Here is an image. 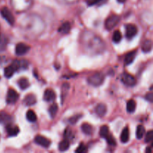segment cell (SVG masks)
<instances>
[{"instance_id": "cell-1", "label": "cell", "mask_w": 153, "mask_h": 153, "mask_svg": "<svg viewBox=\"0 0 153 153\" xmlns=\"http://www.w3.org/2000/svg\"><path fill=\"white\" fill-rule=\"evenodd\" d=\"M105 79V76L101 73H95L91 75L88 79V82L90 85L93 86L98 87L103 83Z\"/></svg>"}, {"instance_id": "cell-2", "label": "cell", "mask_w": 153, "mask_h": 153, "mask_svg": "<svg viewBox=\"0 0 153 153\" xmlns=\"http://www.w3.org/2000/svg\"><path fill=\"white\" fill-rule=\"evenodd\" d=\"M120 21V16L118 15H111L106 19L105 22V27L106 29L111 30L112 28H114L118 24Z\"/></svg>"}, {"instance_id": "cell-3", "label": "cell", "mask_w": 153, "mask_h": 153, "mask_svg": "<svg viewBox=\"0 0 153 153\" xmlns=\"http://www.w3.org/2000/svg\"><path fill=\"white\" fill-rule=\"evenodd\" d=\"M0 13H1V15L2 16V17L4 18L10 25H13V24H14V16H13L11 11H10L7 7H3L0 10Z\"/></svg>"}, {"instance_id": "cell-4", "label": "cell", "mask_w": 153, "mask_h": 153, "mask_svg": "<svg viewBox=\"0 0 153 153\" xmlns=\"http://www.w3.org/2000/svg\"><path fill=\"white\" fill-rule=\"evenodd\" d=\"M122 82L124 85L128 87H132L135 85L136 80L133 76L128 73H124L122 76Z\"/></svg>"}, {"instance_id": "cell-5", "label": "cell", "mask_w": 153, "mask_h": 153, "mask_svg": "<svg viewBox=\"0 0 153 153\" xmlns=\"http://www.w3.org/2000/svg\"><path fill=\"white\" fill-rule=\"evenodd\" d=\"M19 99V94L16 92L13 89H9L7 91L6 101L8 104H15Z\"/></svg>"}, {"instance_id": "cell-6", "label": "cell", "mask_w": 153, "mask_h": 153, "mask_svg": "<svg viewBox=\"0 0 153 153\" xmlns=\"http://www.w3.org/2000/svg\"><path fill=\"white\" fill-rule=\"evenodd\" d=\"M137 28L134 24H128L126 26V35L128 39H131L137 34Z\"/></svg>"}, {"instance_id": "cell-7", "label": "cell", "mask_w": 153, "mask_h": 153, "mask_svg": "<svg viewBox=\"0 0 153 153\" xmlns=\"http://www.w3.org/2000/svg\"><path fill=\"white\" fill-rule=\"evenodd\" d=\"M29 46L28 45L25 44V43H18L16 46V48H15V53L18 56H22V55L26 54L29 50Z\"/></svg>"}, {"instance_id": "cell-8", "label": "cell", "mask_w": 153, "mask_h": 153, "mask_svg": "<svg viewBox=\"0 0 153 153\" xmlns=\"http://www.w3.org/2000/svg\"><path fill=\"white\" fill-rule=\"evenodd\" d=\"M34 142H35L37 144L40 145V146H43V147L44 148H48L51 144L50 140L42 135L36 136L35 138H34Z\"/></svg>"}, {"instance_id": "cell-9", "label": "cell", "mask_w": 153, "mask_h": 153, "mask_svg": "<svg viewBox=\"0 0 153 153\" xmlns=\"http://www.w3.org/2000/svg\"><path fill=\"white\" fill-rule=\"evenodd\" d=\"M56 98L55 93L52 90L47 89L45 91L43 94V100L46 102H53Z\"/></svg>"}, {"instance_id": "cell-10", "label": "cell", "mask_w": 153, "mask_h": 153, "mask_svg": "<svg viewBox=\"0 0 153 153\" xmlns=\"http://www.w3.org/2000/svg\"><path fill=\"white\" fill-rule=\"evenodd\" d=\"M6 131H7V134L10 136V137L17 135L18 133L19 132V127L16 126L11 125V123L6 126Z\"/></svg>"}, {"instance_id": "cell-11", "label": "cell", "mask_w": 153, "mask_h": 153, "mask_svg": "<svg viewBox=\"0 0 153 153\" xmlns=\"http://www.w3.org/2000/svg\"><path fill=\"white\" fill-rule=\"evenodd\" d=\"M36 97L34 94H28L24 98L23 102L27 106H32L36 103Z\"/></svg>"}, {"instance_id": "cell-12", "label": "cell", "mask_w": 153, "mask_h": 153, "mask_svg": "<svg viewBox=\"0 0 153 153\" xmlns=\"http://www.w3.org/2000/svg\"><path fill=\"white\" fill-rule=\"evenodd\" d=\"M106 112H107V107H106L105 105L103 104V103L97 105V106L96 107V113L98 116L102 117L105 115Z\"/></svg>"}, {"instance_id": "cell-13", "label": "cell", "mask_w": 153, "mask_h": 153, "mask_svg": "<svg viewBox=\"0 0 153 153\" xmlns=\"http://www.w3.org/2000/svg\"><path fill=\"white\" fill-rule=\"evenodd\" d=\"M12 118L7 114L4 113V112H1L0 113V123L4 125H8V124L11 123Z\"/></svg>"}, {"instance_id": "cell-14", "label": "cell", "mask_w": 153, "mask_h": 153, "mask_svg": "<svg viewBox=\"0 0 153 153\" xmlns=\"http://www.w3.org/2000/svg\"><path fill=\"white\" fill-rule=\"evenodd\" d=\"M136 55H137V51H132L126 55L125 58V64L126 65H129L134 61L135 59Z\"/></svg>"}, {"instance_id": "cell-15", "label": "cell", "mask_w": 153, "mask_h": 153, "mask_svg": "<svg viewBox=\"0 0 153 153\" xmlns=\"http://www.w3.org/2000/svg\"><path fill=\"white\" fill-rule=\"evenodd\" d=\"M16 72V70L14 69V67L11 65L7 66V67H5L4 70V75L6 78L9 79V78H11L13 76V73Z\"/></svg>"}, {"instance_id": "cell-16", "label": "cell", "mask_w": 153, "mask_h": 153, "mask_svg": "<svg viewBox=\"0 0 153 153\" xmlns=\"http://www.w3.org/2000/svg\"><path fill=\"white\" fill-rule=\"evenodd\" d=\"M7 43H8V40H7V37L4 35L0 34V52L5 50L7 46Z\"/></svg>"}, {"instance_id": "cell-17", "label": "cell", "mask_w": 153, "mask_h": 153, "mask_svg": "<svg viewBox=\"0 0 153 153\" xmlns=\"http://www.w3.org/2000/svg\"><path fill=\"white\" fill-rule=\"evenodd\" d=\"M129 138V131H128V127H126L123 130L122 133L120 135V140L122 143H127Z\"/></svg>"}, {"instance_id": "cell-18", "label": "cell", "mask_w": 153, "mask_h": 153, "mask_svg": "<svg viewBox=\"0 0 153 153\" xmlns=\"http://www.w3.org/2000/svg\"><path fill=\"white\" fill-rule=\"evenodd\" d=\"M82 130L85 134H88V135H91L93 133V127L92 126L90 125V124L85 123L82 124Z\"/></svg>"}, {"instance_id": "cell-19", "label": "cell", "mask_w": 153, "mask_h": 153, "mask_svg": "<svg viewBox=\"0 0 153 153\" xmlns=\"http://www.w3.org/2000/svg\"><path fill=\"white\" fill-rule=\"evenodd\" d=\"M70 31V25L68 22H66L64 23H63L62 25L60 26L59 29H58V31L61 34H68Z\"/></svg>"}, {"instance_id": "cell-20", "label": "cell", "mask_w": 153, "mask_h": 153, "mask_svg": "<svg viewBox=\"0 0 153 153\" xmlns=\"http://www.w3.org/2000/svg\"><path fill=\"white\" fill-rule=\"evenodd\" d=\"M18 85H19V88L22 90H25L29 87V82L25 78H22L18 80Z\"/></svg>"}, {"instance_id": "cell-21", "label": "cell", "mask_w": 153, "mask_h": 153, "mask_svg": "<svg viewBox=\"0 0 153 153\" xmlns=\"http://www.w3.org/2000/svg\"><path fill=\"white\" fill-rule=\"evenodd\" d=\"M152 41L150 40H149V39L146 40L143 43V45H142V50L144 52H149L152 50Z\"/></svg>"}, {"instance_id": "cell-22", "label": "cell", "mask_w": 153, "mask_h": 153, "mask_svg": "<svg viewBox=\"0 0 153 153\" xmlns=\"http://www.w3.org/2000/svg\"><path fill=\"white\" fill-rule=\"evenodd\" d=\"M26 119L31 123L36 122V120H37V115H36V114L34 113V111L29 110L27 111Z\"/></svg>"}, {"instance_id": "cell-23", "label": "cell", "mask_w": 153, "mask_h": 153, "mask_svg": "<svg viewBox=\"0 0 153 153\" xmlns=\"http://www.w3.org/2000/svg\"><path fill=\"white\" fill-rule=\"evenodd\" d=\"M69 88H70V85L67 83L63 84L62 88H61V103L63 102V101L65 99L66 96H67V93L69 91Z\"/></svg>"}, {"instance_id": "cell-24", "label": "cell", "mask_w": 153, "mask_h": 153, "mask_svg": "<svg viewBox=\"0 0 153 153\" xmlns=\"http://www.w3.org/2000/svg\"><path fill=\"white\" fill-rule=\"evenodd\" d=\"M136 109V103L134 100H131L127 102L126 110L128 113H133Z\"/></svg>"}, {"instance_id": "cell-25", "label": "cell", "mask_w": 153, "mask_h": 153, "mask_svg": "<svg viewBox=\"0 0 153 153\" xmlns=\"http://www.w3.org/2000/svg\"><path fill=\"white\" fill-rule=\"evenodd\" d=\"M69 147H70V143L67 140H64L60 142L59 146H58V149L61 152H64V151L67 150Z\"/></svg>"}, {"instance_id": "cell-26", "label": "cell", "mask_w": 153, "mask_h": 153, "mask_svg": "<svg viewBox=\"0 0 153 153\" xmlns=\"http://www.w3.org/2000/svg\"><path fill=\"white\" fill-rule=\"evenodd\" d=\"M145 134V128L143 126L139 125L137 128L136 131V135H137V139H141Z\"/></svg>"}, {"instance_id": "cell-27", "label": "cell", "mask_w": 153, "mask_h": 153, "mask_svg": "<svg viewBox=\"0 0 153 153\" xmlns=\"http://www.w3.org/2000/svg\"><path fill=\"white\" fill-rule=\"evenodd\" d=\"M58 105H57L56 104L52 105L49 107V115H50L51 117L52 118L55 117V115H56V114H57V111H58Z\"/></svg>"}, {"instance_id": "cell-28", "label": "cell", "mask_w": 153, "mask_h": 153, "mask_svg": "<svg viewBox=\"0 0 153 153\" xmlns=\"http://www.w3.org/2000/svg\"><path fill=\"white\" fill-rule=\"evenodd\" d=\"M100 136L103 138H105L109 134V128L107 126H102L100 128Z\"/></svg>"}, {"instance_id": "cell-29", "label": "cell", "mask_w": 153, "mask_h": 153, "mask_svg": "<svg viewBox=\"0 0 153 153\" xmlns=\"http://www.w3.org/2000/svg\"><path fill=\"white\" fill-rule=\"evenodd\" d=\"M121 39H122V34H121L120 31L119 30H117L114 32L113 34V41L114 43H117L119 42H120Z\"/></svg>"}, {"instance_id": "cell-30", "label": "cell", "mask_w": 153, "mask_h": 153, "mask_svg": "<svg viewBox=\"0 0 153 153\" xmlns=\"http://www.w3.org/2000/svg\"><path fill=\"white\" fill-rule=\"evenodd\" d=\"M105 138L109 145H111V146H116V140H115V138L111 135V134H108Z\"/></svg>"}, {"instance_id": "cell-31", "label": "cell", "mask_w": 153, "mask_h": 153, "mask_svg": "<svg viewBox=\"0 0 153 153\" xmlns=\"http://www.w3.org/2000/svg\"><path fill=\"white\" fill-rule=\"evenodd\" d=\"M107 0H88V4L89 5H94V4H102L106 2Z\"/></svg>"}, {"instance_id": "cell-32", "label": "cell", "mask_w": 153, "mask_h": 153, "mask_svg": "<svg viewBox=\"0 0 153 153\" xmlns=\"http://www.w3.org/2000/svg\"><path fill=\"white\" fill-rule=\"evenodd\" d=\"M153 139V131L150 130V131H148L146 134V137H145V142L146 143H150L152 142Z\"/></svg>"}, {"instance_id": "cell-33", "label": "cell", "mask_w": 153, "mask_h": 153, "mask_svg": "<svg viewBox=\"0 0 153 153\" xmlns=\"http://www.w3.org/2000/svg\"><path fill=\"white\" fill-rule=\"evenodd\" d=\"M81 117H82V115L81 114L75 115V116L72 117L69 120V122H70L71 124H73V125H74V124H76V123L79 121V120L80 119Z\"/></svg>"}, {"instance_id": "cell-34", "label": "cell", "mask_w": 153, "mask_h": 153, "mask_svg": "<svg viewBox=\"0 0 153 153\" xmlns=\"http://www.w3.org/2000/svg\"><path fill=\"white\" fill-rule=\"evenodd\" d=\"M87 151V147L86 146H85L84 143H81L80 145H79V146H78V148L76 149V152L77 153H83V152H85Z\"/></svg>"}, {"instance_id": "cell-35", "label": "cell", "mask_w": 153, "mask_h": 153, "mask_svg": "<svg viewBox=\"0 0 153 153\" xmlns=\"http://www.w3.org/2000/svg\"><path fill=\"white\" fill-rule=\"evenodd\" d=\"M146 100H147V101H149V102H152L153 101V94H152V93H149V94H147V95L146 96Z\"/></svg>"}, {"instance_id": "cell-36", "label": "cell", "mask_w": 153, "mask_h": 153, "mask_svg": "<svg viewBox=\"0 0 153 153\" xmlns=\"http://www.w3.org/2000/svg\"><path fill=\"white\" fill-rule=\"evenodd\" d=\"M146 152L151 153V152H152V150H151V149H149V148H147V149H146Z\"/></svg>"}, {"instance_id": "cell-37", "label": "cell", "mask_w": 153, "mask_h": 153, "mask_svg": "<svg viewBox=\"0 0 153 153\" xmlns=\"http://www.w3.org/2000/svg\"><path fill=\"white\" fill-rule=\"evenodd\" d=\"M118 1H119L120 3H123V2H125L126 1V0H117Z\"/></svg>"}]
</instances>
